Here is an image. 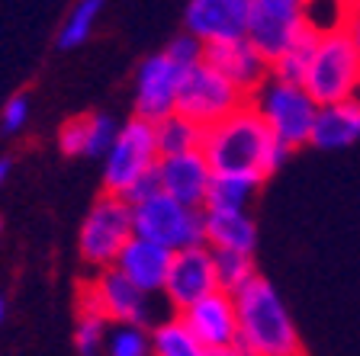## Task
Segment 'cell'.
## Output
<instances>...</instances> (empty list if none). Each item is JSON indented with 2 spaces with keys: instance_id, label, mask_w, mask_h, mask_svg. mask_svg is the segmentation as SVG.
<instances>
[{
  "instance_id": "obj_1",
  "label": "cell",
  "mask_w": 360,
  "mask_h": 356,
  "mask_svg": "<svg viewBox=\"0 0 360 356\" xmlns=\"http://www.w3.org/2000/svg\"><path fill=\"white\" fill-rule=\"evenodd\" d=\"M200 151L212 167V173L248 177L257 183H264L270 173H277L290 157V148L274 138V132L251 103L235 110L232 116L219 119L216 126L202 128Z\"/></svg>"
},
{
  "instance_id": "obj_2",
  "label": "cell",
  "mask_w": 360,
  "mask_h": 356,
  "mask_svg": "<svg viewBox=\"0 0 360 356\" xmlns=\"http://www.w3.org/2000/svg\"><path fill=\"white\" fill-rule=\"evenodd\" d=\"M238 312V343L245 356H302L300 331L292 324L280 292L264 276L241 286L235 292Z\"/></svg>"
},
{
  "instance_id": "obj_3",
  "label": "cell",
  "mask_w": 360,
  "mask_h": 356,
  "mask_svg": "<svg viewBox=\"0 0 360 356\" xmlns=\"http://www.w3.org/2000/svg\"><path fill=\"white\" fill-rule=\"evenodd\" d=\"M306 93L319 106L341 103V100H354L360 87V52L351 42L347 32H335V36H319L315 42L312 61L302 77Z\"/></svg>"
},
{
  "instance_id": "obj_4",
  "label": "cell",
  "mask_w": 360,
  "mask_h": 356,
  "mask_svg": "<svg viewBox=\"0 0 360 356\" xmlns=\"http://www.w3.org/2000/svg\"><path fill=\"white\" fill-rule=\"evenodd\" d=\"M248 103L255 106L257 116L267 122L274 138L283 141L290 151L300 148V145H309L319 103L309 97L302 84H286V81H277V77H267L248 97Z\"/></svg>"
},
{
  "instance_id": "obj_5",
  "label": "cell",
  "mask_w": 360,
  "mask_h": 356,
  "mask_svg": "<svg viewBox=\"0 0 360 356\" xmlns=\"http://www.w3.org/2000/svg\"><path fill=\"white\" fill-rule=\"evenodd\" d=\"M135 237V222H132V206L122 196L106 193L90 206L87 218L77 235V251L81 260L94 270H106L116 263L122 247Z\"/></svg>"
},
{
  "instance_id": "obj_6",
  "label": "cell",
  "mask_w": 360,
  "mask_h": 356,
  "mask_svg": "<svg viewBox=\"0 0 360 356\" xmlns=\"http://www.w3.org/2000/svg\"><path fill=\"white\" fill-rule=\"evenodd\" d=\"M245 103H248L245 90H238L232 81H225L216 67L206 65V58H202L200 65L187 67L184 77H180L177 110L174 112L187 116L200 128H210V126H216L219 119L241 110Z\"/></svg>"
},
{
  "instance_id": "obj_7",
  "label": "cell",
  "mask_w": 360,
  "mask_h": 356,
  "mask_svg": "<svg viewBox=\"0 0 360 356\" xmlns=\"http://www.w3.org/2000/svg\"><path fill=\"white\" fill-rule=\"evenodd\" d=\"M135 235L145 241L167 247V251H187V247L206 244V225H202V209H190L171 196L158 193L142 206H132Z\"/></svg>"
},
{
  "instance_id": "obj_8",
  "label": "cell",
  "mask_w": 360,
  "mask_h": 356,
  "mask_svg": "<svg viewBox=\"0 0 360 356\" xmlns=\"http://www.w3.org/2000/svg\"><path fill=\"white\" fill-rule=\"evenodd\" d=\"M161 154H158V135L155 122L148 119H129V126H120L116 141L110 145L103 157V183L106 193L120 196L129 183L142 177V173L155 171Z\"/></svg>"
},
{
  "instance_id": "obj_9",
  "label": "cell",
  "mask_w": 360,
  "mask_h": 356,
  "mask_svg": "<svg viewBox=\"0 0 360 356\" xmlns=\"http://www.w3.org/2000/svg\"><path fill=\"white\" fill-rule=\"evenodd\" d=\"M219 289L216 282V267H212V247H187L177 251L171 257V270L165 279V296L171 302L174 312H187L190 305H196L200 298L212 296Z\"/></svg>"
},
{
  "instance_id": "obj_10",
  "label": "cell",
  "mask_w": 360,
  "mask_h": 356,
  "mask_svg": "<svg viewBox=\"0 0 360 356\" xmlns=\"http://www.w3.org/2000/svg\"><path fill=\"white\" fill-rule=\"evenodd\" d=\"M81 289L97 302V308L106 315L110 324L148 327V321H151L148 296H145L142 289H135L132 282H129L116 267L97 270V276L84 282Z\"/></svg>"
},
{
  "instance_id": "obj_11",
  "label": "cell",
  "mask_w": 360,
  "mask_h": 356,
  "mask_svg": "<svg viewBox=\"0 0 360 356\" xmlns=\"http://www.w3.org/2000/svg\"><path fill=\"white\" fill-rule=\"evenodd\" d=\"M184 67L171 58L167 52L145 58L135 77V116L148 119V122H161L177 110V90Z\"/></svg>"
},
{
  "instance_id": "obj_12",
  "label": "cell",
  "mask_w": 360,
  "mask_h": 356,
  "mask_svg": "<svg viewBox=\"0 0 360 356\" xmlns=\"http://www.w3.org/2000/svg\"><path fill=\"white\" fill-rule=\"evenodd\" d=\"M251 20V0H190L184 26L202 45L232 42L248 36Z\"/></svg>"
},
{
  "instance_id": "obj_13",
  "label": "cell",
  "mask_w": 360,
  "mask_h": 356,
  "mask_svg": "<svg viewBox=\"0 0 360 356\" xmlns=\"http://www.w3.org/2000/svg\"><path fill=\"white\" fill-rule=\"evenodd\" d=\"M184 324L193 331V337L206 350H225L238 343V312H235V298L229 292L216 289L212 296L200 298L190 305L187 312H180Z\"/></svg>"
},
{
  "instance_id": "obj_14",
  "label": "cell",
  "mask_w": 360,
  "mask_h": 356,
  "mask_svg": "<svg viewBox=\"0 0 360 356\" xmlns=\"http://www.w3.org/2000/svg\"><path fill=\"white\" fill-rule=\"evenodd\" d=\"M158 177H161V193L165 196H171V199L184 202L190 209H202L216 173L206 164L202 151H190V154L161 157L158 161Z\"/></svg>"
},
{
  "instance_id": "obj_15",
  "label": "cell",
  "mask_w": 360,
  "mask_h": 356,
  "mask_svg": "<svg viewBox=\"0 0 360 356\" xmlns=\"http://www.w3.org/2000/svg\"><path fill=\"white\" fill-rule=\"evenodd\" d=\"M206 65H212L225 81H232L238 90H245L248 97L270 77V61L248 39L206 45Z\"/></svg>"
},
{
  "instance_id": "obj_16",
  "label": "cell",
  "mask_w": 360,
  "mask_h": 356,
  "mask_svg": "<svg viewBox=\"0 0 360 356\" xmlns=\"http://www.w3.org/2000/svg\"><path fill=\"white\" fill-rule=\"evenodd\" d=\"M171 257H174V251H167V247H161V244H155V241H145V237L135 235L132 241L122 247V253L116 257L112 267L120 270L135 289H142L145 296H155V292H165Z\"/></svg>"
},
{
  "instance_id": "obj_17",
  "label": "cell",
  "mask_w": 360,
  "mask_h": 356,
  "mask_svg": "<svg viewBox=\"0 0 360 356\" xmlns=\"http://www.w3.org/2000/svg\"><path fill=\"white\" fill-rule=\"evenodd\" d=\"M206 244L212 251L251 253L257 251V225L245 209H202Z\"/></svg>"
},
{
  "instance_id": "obj_18",
  "label": "cell",
  "mask_w": 360,
  "mask_h": 356,
  "mask_svg": "<svg viewBox=\"0 0 360 356\" xmlns=\"http://www.w3.org/2000/svg\"><path fill=\"white\" fill-rule=\"evenodd\" d=\"M360 138V103L341 100V103L319 106L309 145L319 151H341Z\"/></svg>"
},
{
  "instance_id": "obj_19",
  "label": "cell",
  "mask_w": 360,
  "mask_h": 356,
  "mask_svg": "<svg viewBox=\"0 0 360 356\" xmlns=\"http://www.w3.org/2000/svg\"><path fill=\"white\" fill-rule=\"evenodd\" d=\"M302 29H306V26H302L300 16H280V13H267V10L251 7V20H248L245 39L274 65V61L300 39Z\"/></svg>"
},
{
  "instance_id": "obj_20",
  "label": "cell",
  "mask_w": 360,
  "mask_h": 356,
  "mask_svg": "<svg viewBox=\"0 0 360 356\" xmlns=\"http://www.w3.org/2000/svg\"><path fill=\"white\" fill-rule=\"evenodd\" d=\"M120 126L110 116L97 112V116H81L65 122L58 135V145L65 154H84V157H106L110 145L116 141Z\"/></svg>"
},
{
  "instance_id": "obj_21",
  "label": "cell",
  "mask_w": 360,
  "mask_h": 356,
  "mask_svg": "<svg viewBox=\"0 0 360 356\" xmlns=\"http://www.w3.org/2000/svg\"><path fill=\"white\" fill-rule=\"evenodd\" d=\"M357 4L360 0H302L300 4V20L309 32H315V36L347 32Z\"/></svg>"
},
{
  "instance_id": "obj_22",
  "label": "cell",
  "mask_w": 360,
  "mask_h": 356,
  "mask_svg": "<svg viewBox=\"0 0 360 356\" xmlns=\"http://www.w3.org/2000/svg\"><path fill=\"white\" fill-rule=\"evenodd\" d=\"M155 135H158V154L161 157L190 154V151H200L202 145V128L196 122H190L187 116H180V112H171L161 122H155Z\"/></svg>"
},
{
  "instance_id": "obj_23",
  "label": "cell",
  "mask_w": 360,
  "mask_h": 356,
  "mask_svg": "<svg viewBox=\"0 0 360 356\" xmlns=\"http://www.w3.org/2000/svg\"><path fill=\"white\" fill-rule=\"evenodd\" d=\"M106 315L87 292H77V321H75V350L77 356H97L106 341Z\"/></svg>"
},
{
  "instance_id": "obj_24",
  "label": "cell",
  "mask_w": 360,
  "mask_h": 356,
  "mask_svg": "<svg viewBox=\"0 0 360 356\" xmlns=\"http://www.w3.org/2000/svg\"><path fill=\"white\" fill-rule=\"evenodd\" d=\"M151 353L155 356H206V347L193 337L184 318L174 315V318L155 324L151 331Z\"/></svg>"
},
{
  "instance_id": "obj_25",
  "label": "cell",
  "mask_w": 360,
  "mask_h": 356,
  "mask_svg": "<svg viewBox=\"0 0 360 356\" xmlns=\"http://www.w3.org/2000/svg\"><path fill=\"white\" fill-rule=\"evenodd\" d=\"M315 42H319V36L309 29L300 32V39L286 48L283 55H280L274 65H270V77H277V81H286V84H302V77H306V67L309 61H312V52H315Z\"/></svg>"
},
{
  "instance_id": "obj_26",
  "label": "cell",
  "mask_w": 360,
  "mask_h": 356,
  "mask_svg": "<svg viewBox=\"0 0 360 356\" xmlns=\"http://www.w3.org/2000/svg\"><path fill=\"white\" fill-rule=\"evenodd\" d=\"M257 180L248 177H222L216 173L210 183V193H206V206L202 209H245L251 202V196L257 193Z\"/></svg>"
},
{
  "instance_id": "obj_27",
  "label": "cell",
  "mask_w": 360,
  "mask_h": 356,
  "mask_svg": "<svg viewBox=\"0 0 360 356\" xmlns=\"http://www.w3.org/2000/svg\"><path fill=\"white\" fill-rule=\"evenodd\" d=\"M100 10H103V0H77L68 20L61 22L58 29V48H77V45L87 42V36L94 32V22H97Z\"/></svg>"
},
{
  "instance_id": "obj_28",
  "label": "cell",
  "mask_w": 360,
  "mask_h": 356,
  "mask_svg": "<svg viewBox=\"0 0 360 356\" xmlns=\"http://www.w3.org/2000/svg\"><path fill=\"white\" fill-rule=\"evenodd\" d=\"M212 267H216V282L219 289L235 296L241 286L255 279V263L248 253H235V251H212Z\"/></svg>"
},
{
  "instance_id": "obj_29",
  "label": "cell",
  "mask_w": 360,
  "mask_h": 356,
  "mask_svg": "<svg viewBox=\"0 0 360 356\" xmlns=\"http://www.w3.org/2000/svg\"><path fill=\"white\" fill-rule=\"evenodd\" d=\"M148 327H132V324H112L106 334V356H155L151 353V334H145Z\"/></svg>"
},
{
  "instance_id": "obj_30",
  "label": "cell",
  "mask_w": 360,
  "mask_h": 356,
  "mask_svg": "<svg viewBox=\"0 0 360 356\" xmlns=\"http://www.w3.org/2000/svg\"><path fill=\"white\" fill-rule=\"evenodd\" d=\"M165 52L171 55V58L177 61V65L184 67V71H187V67L200 65V61L206 58V45H202L200 39H193V36H190V32H184V36H177L171 45H167Z\"/></svg>"
},
{
  "instance_id": "obj_31",
  "label": "cell",
  "mask_w": 360,
  "mask_h": 356,
  "mask_svg": "<svg viewBox=\"0 0 360 356\" xmlns=\"http://www.w3.org/2000/svg\"><path fill=\"white\" fill-rule=\"evenodd\" d=\"M26 122H30V100H26V93H16V97H10L7 106L0 110V132L16 135Z\"/></svg>"
},
{
  "instance_id": "obj_32",
  "label": "cell",
  "mask_w": 360,
  "mask_h": 356,
  "mask_svg": "<svg viewBox=\"0 0 360 356\" xmlns=\"http://www.w3.org/2000/svg\"><path fill=\"white\" fill-rule=\"evenodd\" d=\"M158 193H161V177H158V167H155V171L142 173L135 183H129L120 196L129 202V206H142V202H148L151 196H158Z\"/></svg>"
},
{
  "instance_id": "obj_33",
  "label": "cell",
  "mask_w": 360,
  "mask_h": 356,
  "mask_svg": "<svg viewBox=\"0 0 360 356\" xmlns=\"http://www.w3.org/2000/svg\"><path fill=\"white\" fill-rule=\"evenodd\" d=\"M300 4L302 0H251V7L267 10V13H280V16H300Z\"/></svg>"
},
{
  "instance_id": "obj_34",
  "label": "cell",
  "mask_w": 360,
  "mask_h": 356,
  "mask_svg": "<svg viewBox=\"0 0 360 356\" xmlns=\"http://www.w3.org/2000/svg\"><path fill=\"white\" fill-rule=\"evenodd\" d=\"M347 36H351V42L357 45V52H360V4H357V10H354V20H351V26H347Z\"/></svg>"
},
{
  "instance_id": "obj_35",
  "label": "cell",
  "mask_w": 360,
  "mask_h": 356,
  "mask_svg": "<svg viewBox=\"0 0 360 356\" xmlns=\"http://www.w3.org/2000/svg\"><path fill=\"white\" fill-rule=\"evenodd\" d=\"M206 356H245L238 347H225V350H206Z\"/></svg>"
},
{
  "instance_id": "obj_36",
  "label": "cell",
  "mask_w": 360,
  "mask_h": 356,
  "mask_svg": "<svg viewBox=\"0 0 360 356\" xmlns=\"http://www.w3.org/2000/svg\"><path fill=\"white\" fill-rule=\"evenodd\" d=\"M7 177H10V161L7 157H0V186L7 183Z\"/></svg>"
},
{
  "instance_id": "obj_37",
  "label": "cell",
  "mask_w": 360,
  "mask_h": 356,
  "mask_svg": "<svg viewBox=\"0 0 360 356\" xmlns=\"http://www.w3.org/2000/svg\"><path fill=\"white\" fill-rule=\"evenodd\" d=\"M4 318H7V302H4V296H0V324H4Z\"/></svg>"
},
{
  "instance_id": "obj_38",
  "label": "cell",
  "mask_w": 360,
  "mask_h": 356,
  "mask_svg": "<svg viewBox=\"0 0 360 356\" xmlns=\"http://www.w3.org/2000/svg\"><path fill=\"white\" fill-rule=\"evenodd\" d=\"M354 100H357V103H360V87H357V97H354Z\"/></svg>"
},
{
  "instance_id": "obj_39",
  "label": "cell",
  "mask_w": 360,
  "mask_h": 356,
  "mask_svg": "<svg viewBox=\"0 0 360 356\" xmlns=\"http://www.w3.org/2000/svg\"><path fill=\"white\" fill-rule=\"evenodd\" d=\"M0 235H4V222H0Z\"/></svg>"
}]
</instances>
